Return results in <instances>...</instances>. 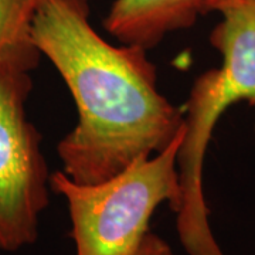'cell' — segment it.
<instances>
[{
	"label": "cell",
	"instance_id": "obj_2",
	"mask_svg": "<svg viewBox=\"0 0 255 255\" xmlns=\"http://www.w3.org/2000/svg\"><path fill=\"white\" fill-rule=\"evenodd\" d=\"M219 13L223 18L210 43L219 50L223 63L193 84L177 153L182 204L176 227L189 255H224L209 224L203 193L204 156L220 115L240 101L255 105V1L233 0Z\"/></svg>",
	"mask_w": 255,
	"mask_h": 255
},
{
	"label": "cell",
	"instance_id": "obj_9",
	"mask_svg": "<svg viewBox=\"0 0 255 255\" xmlns=\"http://www.w3.org/2000/svg\"><path fill=\"white\" fill-rule=\"evenodd\" d=\"M254 1H255V0H254Z\"/></svg>",
	"mask_w": 255,
	"mask_h": 255
},
{
	"label": "cell",
	"instance_id": "obj_1",
	"mask_svg": "<svg viewBox=\"0 0 255 255\" xmlns=\"http://www.w3.org/2000/svg\"><path fill=\"white\" fill-rule=\"evenodd\" d=\"M30 38L77 104L78 124L57 146L73 182H105L163 150L182 129L184 115L157 90L147 50L105 41L90 23L88 0H41Z\"/></svg>",
	"mask_w": 255,
	"mask_h": 255
},
{
	"label": "cell",
	"instance_id": "obj_7",
	"mask_svg": "<svg viewBox=\"0 0 255 255\" xmlns=\"http://www.w3.org/2000/svg\"><path fill=\"white\" fill-rule=\"evenodd\" d=\"M130 255H173V253L163 238L147 231Z\"/></svg>",
	"mask_w": 255,
	"mask_h": 255
},
{
	"label": "cell",
	"instance_id": "obj_4",
	"mask_svg": "<svg viewBox=\"0 0 255 255\" xmlns=\"http://www.w3.org/2000/svg\"><path fill=\"white\" fill-rule=\"evenodd\" d=\"M31 88V71L0 67V251L6 253L36 243L50 199L41 136L26 112Z\"/></svg>",
	"mask_w": 255,
	"mask_h": 255
},
{
	"label": "cell",
	"instance_id": "obj_5",
	"mask_svg": "<svg viewBox=\"0 0 255 255\" xmlns=\"http://www.w3.org/2000/svg\"><path fill=\"white\" fill-rule=\"evenodd\" d=\"M211 4L213 0H115L104 27L124 44L149 50L167 34L190 28Z\"/></svg>",
	"mask_w": 255,
	"mask_h": 255
},
{
	"label": "cell",
	"instance_id": "obj_8",
	"mask_svg": "<svg viewBox=\"0 0 255 255\" xmlns=\"http://www.w3.org/2000/svg\"><path fill=\"white\" fill-rule=\"evenodd\" d=\"M233 1V0H213V4H211V11H219L223 6H226L227 3Z\"/></svg>",
	"mask_w": 255,
	"mask_h": 255
},
{
	"label": "cell",
	"instance_id": "obj_6",
	"mask_svg": "<svg viewBox=\"0 0 255 255\" xmlns=\"http://www.w3.org/2000/svg\"><path fill=\"white\" fill-rule=\"evenodd\" d=\"M41 0H0V67L33 71L40 53L30 38L31 21Z\"/></svg>",
	"mask_w": 255,
	"mask_h": 255
},
{
	"label": "cell",
	"instance_id": "obj_3",
	"mask_svg": "<svg viewBox=\"0 0 255 255\" xmlns=\"http://www.w3.org/2000/svg\"><path fill=\"white\" fill-rule=\"evenodd\" d=\"M184 128L153 157L137 160L105 182L80 184L64 172L50 174V189L65 197L77 255H130L149 231L155 210L182 204L177 153Z\"/></svg>",
	"mask_w": 255,
	"mask_h": 255
}]
</instances>
